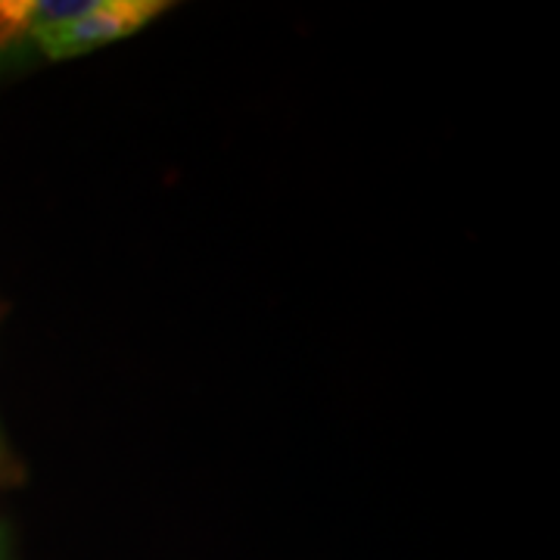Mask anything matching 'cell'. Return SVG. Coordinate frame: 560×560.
Listing matches in <instances>:
<instances>
[{"label": "cell", "instance_id": "cell-1", "mask_svg": "<svg viewBox=\"0 0 560 560\" xmlns=\"http://www.w3.org/2000/svg\"><path fill=\"white\" fill-rule=\"evenodd\" d=\"M165 10V0H88L75 20L40 28L28 47L50 62L72 60L135 35Z\"/></svg>", "mask_w": 560, "mask_h": 560}, {"label": "cell", "instance_id": "cell-2", "mask_svg": "<svg viewBox=\"0 0 560 560\" xmlns=\"http://www.w3.org/2000/svg\"><path fill=\"white\" fill-rule=\"evenodd\" d=\"M88 0H0V57L28 47L40 28L75 20Z\"/></svg>", "mask_w": 560, "mask_h": 560}, {"label": "cell", "instance_id": "cell-3", "mask_svg": "<svg viewBox=\"0 0 560 560\" xmlns=\"http://www.w3.org/2000/svg\"><path fill=\"white\" fill-rule=\"evenodd\" d=\"M10 474V455H7V445H3V436H0V480Z\"/></svg>", "mask_w": 560, "mask_h": 560}]
</instances>
